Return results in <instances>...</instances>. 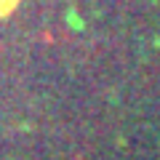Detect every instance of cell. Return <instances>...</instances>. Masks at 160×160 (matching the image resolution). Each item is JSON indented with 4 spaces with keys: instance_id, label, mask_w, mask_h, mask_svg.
I'll use <instances>...</instances> for the list:
<instances>
[{
    "instance_id": "obj_1",
    "label": "cell",
    "mask_w": 160,
    "mask_h": 160,
    "mask_svg": "<svg viewBox=\"0 0 160 160\" xmlns=\"http://www.w3.org/2000/svg\"><path fill=\"white\" fill-rule=\"evenodd\" d=\"M16 3H19V0H0V16H6V13L11 11Z\"/></svg>"
}]
</instances>
